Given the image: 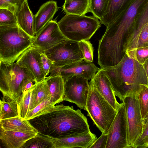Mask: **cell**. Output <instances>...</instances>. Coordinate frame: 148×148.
Wrapping results in <instances>:
<instances>
[{"instance_id": "1", "label": "cell", "mask_w": 148, "mask_h": 148, "mask_svg": "<svg viewBox=\"0 0 148 148\" xmlns=\"http://www.w3.org/2000/svg\"><path fill=\"white\" fill-rule=\"evenodd\" d=\"M40 134L60 138L90 131L86 117L81 110L62 104L29 120Z\"/></svg>"}, {"instance_id": "2", "label": "cell", "mask_w": 148, "mask_h": 148, "mask_svg": "<svg viewBox=\"0 0 148 148\" xmlns=\"http://www.w3.org/2000/svg\"><path fill=\"white\" fill-rule=\"evenodd\" d=\"M108 78L115 94L123 101L126 96H138L148 80L143 65L125 53L115 66L102 68Z\"/></svg>"}, {"instance_id": "3", "label": "cell", "mask_w": 148, "mask_h": 148, "mask_svg": "<svg viewBox=\"0 0 148 148\" xmlns=\"http://www.w3.org/2000/svg\"><path fill=\"white\" fill-rule=\"evenodd\" d=\"M34 38L18 25L0 26V62L14 63L32 46Z\"/></svg>"}, {"instance_id": "4", "label": "cell", "mask_w": 148, "mask_h": 148, "mask_svg": "<svg viewBox=\"0 0 148 148\" xmlns=\"http://www.w3.org/2000/svg\"><path fill=\"white\" fill-rule=\"evenodd\" d=\"M35 79L30 71L16 62L12 63L0 62V90L3 96L17 104L22 95L24 82Z\"/></svg>"}, {"instance_id": "5", "label": "cell", "mask_w": 148, "mask_h": 148, "mask_svg": "<svg viewBox=\"0 0 148 148\" xmlns=\"http://www.w3.org/2000/svg\"><path fill=\"white\" fill-rule=\"evenodd\" d=\"M58 23L65 37L69 40L77 42L89 40L101 27V24L94 16L67 14Z\"/></svg>"}, {"instance_id": "6", "label": "cell", "mask_w": 148, "mask_h": 148, "mask_svg": "<svg viewBox=\"0 0 148 148\" xmlns=\"http://www.w3.org/2000/svg\"><path fill=\"white\" fill-rule=\"evenodd\" d=\"M87 101L88 116L102 133L107 134L116 113V110L91 85Z\"/></svg>"}, {"instance_id": "7", "label": "cell", "mask_w": 148, "mask_h": 148, "mask_svg": "<svg viewBox=\"0 0 148 148\" xmlns=\"http://www.w3.org/2000/svg\"><path fill=\"white\" fill-rule=\"evenodd\" d=\"M53 62L52 66H63L84 60L78 42L67 39L44 51Z\"/></svg>"}, {"instance_id": "8", "label": "cell", "mask_w": 148, "mask_h": 148, "mask_svg": "<svg viewBox=\"0 0 148 148\" xmlns=\"http://www.w3.org/2000/svg\"><path fill=\"white\" fill-rule=\"evenodd\" d=\"M108 134L106 148H128V128L124 102L119 103Z\"/></svg>"}, {"instance_id": "9", "label": "cell", "mask_w": 148, "mask_h": 148, "mask_svg": "<svg viewBox=\"0 0 148 148\" xmlns=\"http://www.w3.org/2000/svg\"><path fill=\"white\" fill-rule=\"evenodd\" d=\"M122 101L127 119L128 148H133L134 144L142 132L143 125L138 96H126Z\"/></svg>"}, {"instance_id": "10", "label": "cell", "mask_w": 148, "mask_h": 148, "mask_svg": "<svg viewBox=\"0 0 148 148\" xmlns=\"http://www.w3.org/2000/svg\"><path fill=\"white\" fill-rule=\"evenodd\" d=\"M89 89L88 79L76 76H72L64 81V100L74 103L86 110Z\"/></svg>"}, {"instance_id": "11", "label": "cell", "mask_w": 148, "mask_h": 148, "mask_svg": "<svg viewBox=\"0 0 148 148\" xmlns=\"http://www.w3.org/2000/svg\"><path fill=\"white\" fill-rule=\"evenodd\" d=\"M101 69L92 62L84 59L63 66L55 67L52 66L49 77L57 75L61 76L64 81L76 76L90 80Z\"/></svg>"}, {"instance_id": "12", "label": "cell", "mask_w": 148, "mask_h": 148, "mask_svg": "<svg viewBox=\"0 0 148 148\" xmlns=\"http://www.w3.org/2000/svg\"><path fill=\"white\" fill-rule=\"evenodd\" d=\"M67 39L61 32L56 21L52 20L35 35L32 46L44 51Z\"/></svg>"}, {"instance_id": "13", "label": "cell", "mask_w": 148, "mask_h": 148, "mask_svg": "<svg viewBox=\"0 0 148 148\" xmlns=\"http://www.w3.org/2000/svg\"><path fill=\"white\" fill-rule=\"evenodd\" d=\"M41 135L48 143L51 148H90L97 139L96 135L90 131L60 138H53Z\"/></svg>"}, {"instance_id": "14", "label": "cell", "mask_w": 148, "mask_h": 148, "mask_svg": "<svg viewBox=\"0 0 148 148\" xmlns=\"http://www.w3.org/2000/svg\"><path fill=\"white\" fill-rule=\"evenodd\" d=\"M42 51L32 46L21 54L16 62L30 71L35 79V82L41 81L47 77L45 74L40 56Z\"/></svg>"}, {"instance_id": "15", "label": "cell", "mask_w": 148, "mask_h": 148, "mask_svg": "<svg viewBox=\"0 0 148 148\" xmlns=\"http://www.w3.org/2000/svg\"><path fill=\"white\" fill-rule=\"evenodd\" d=\"M89 84L98 92L116 110L119 103L116 99L111 82L105 70L101 68L91 79Z\"/></svg>"}, {"instance_id": "16", "label": "cell", "mask_w": 148, "mask_h": 148, "mask_svg": "<svg viewBox=\"0 0 148 148\" xmlns=\"http://www.w3.org/2000/svg\"><path fill=\"white\" fill-rule=\"evenodd\" d=\"M38 134L37 132L7 130L0 128V139L3 146L7 148H22L27 141Z\"/></svg>"}, {"instance_id": "17", "label": "cell", "mask_w": 148, "mask_h": 148, "mask_svg": "<svg viewBox=\"0 0 148 148\" xmlns=\"http://www.w3.org/2000/svg\"><path fill=\"white\" fill-rule=\"evenodd\" d=\"M58 9L57 2L54 1H48L40 6L34 16L35 35L48 23L52 20Z\"/></svg>"}, {"instance_id": "18", "label": "cell", "mask_w": 148, "mask_h": 148, "mask_svg": "<svg viewBox=\"0 0 148 148\" xmlns=\"http://www.w3.org/2000/svg\"><path fill=\"white\" fill-rule=\"evenodd\" d=\"M133 0H109L103 18L100 20L106 27L126 10Z\"/></svg>"}, {"instance_id": "19", "label": "cell", "mask_w": 148, "mask_h": 148, "mask_svg": "<svg viewBox=\"0 0 148 148\" xmlns=\"http://www.w3.org/2000/svg\"><path fill=\"white\" fill-rule=\"evenodd\" d=\"M19 27L33 38L35 36L34 16L30 10L27 0L23 4L20 10L15 14Z\"/></svg>"}, {"instance_id": "20", "label": "cell", "mask_w": 148, "mask_h": 148, "mask_svg": "<svg viewBox=\"0 0 148 148\" xmlns=\"http://www.w3.org/2000/svg\"><path fill=\"white\" fill-rule=\"evenodd\" d=\"M51 96V94L46 78L41 81L35 82L32 87L28 112Z\"/></svg>"}, {"instance_id": "21", "label": "cell", "mask_w": 148, "mask_h": 148, "mask_svg": "<svg viewBox=\"0 0 148 148\" xmlns=\"http://www.w3.org/2000/svg\"><path fill=\"white\" fill-rule=\"evenodd\" d=\"M0 128L7 130L37 132L29 120H23L19 116L0 120Z\"/></svg>"}, {"instance_id": "22", "label": "cell", "mask_w": 148, "mask_h": 148, "mask_svg": "<svg viewBox=\"0 0 148 148\" xmlns=\"http://www.w3.org/2000/svg\"><path fill=\"white\" fill-rule=\"evenodd\" d=\"M51 94V100L55 105L62 102L64 95V81L60 75L46 78Z\"/></svg>"}, {"instance_id": "23", "label": "cell", "mask_w": 148, "mask_h": 148, "mask_svg": "<svg viewBox=\"0 0 148 148\" xmlns=\"http://www.w3.org/2000/svg\"><path fill=\"white\" fill-rule=\"evenodd\" d=\"M90 0H65L63 6L66 14L79 15L90 12Z\"/></svg>"}, {"instance_id": "24", "label": "cell", "mask_w": 148, "mask_h": 148, "mask_svg": "<svg viewBox=\"0 0 148 148\" xmlns=\"http://www.w3.org/2000/svg\"><path fill=\"white\" fill-rule=\"evenodd\" d=\"M19 116L17 103L3 96L0 101V120Z\"/></svg>"}, {"instance_id": "25", "label": "cell", "mask_w": 148, "mask_h": 148, "mask_svg": "<svg viewBox=\"0 0 148 148\" xmlns=\"http://www.w3.org/2000/svg\"><path fill=\"white\" fill-rule=\"evenodd\" d=\"M51 96L49 97L28 112L25 120H30L42 115L52 109L55 105L51 100Z\"/></svg>"}, {"instance_id": "26", "label": "cell", "mask_w": 148, "mask_h": 148, "mask_svg": "<svg viewBox=\"0 0 148 148\" xmlns=\"http://www.w3.org/2000/svg\"><path fill=\"white\" fill-rule=\"evenodd\" d=\"M109 0H90V12L100 20L103 18Z\"/></svg>"}, {"instance_id": "27", "label": "cell", "mask_w": 148, "mask_h": 148, "mask_svg": "<svg viewBox=\"0 0 148 148\" xmlns=\"http://www.w3.org/2000/svg\"><path fill=\"white\" fill-rule=\"evenodd\" d=\"M32 87L23 94L17 103L19 116L23 120H25L28 112V108L32 94Z\"/></svg>"}, {"instance_id": "28", "label": "cell", "mask_w": 148, "mask_h": 148, "mask_svg": "<svg viewBox=\"0 0 148 148\" xmlns=\"http://www.w3.org/2000/svg\"><path fill=\"white\" fill-rule=\"evenodd\" d=\"M143 121L148 113V86L143 85L138 95Z\"/></svg>"}, {"instance_id": "29", "label": "cell", "mask_w": 148, "mask_h": 148, "mask_svg": "<svg viewBox=\"0 0 148 148\" xmlns=\"http://www.w3.org/2000/svg\"><path fill=\"white\" fill-rule=\"evenodd\" d=\"M125 53L143 65L148 59V45L126 50Z\"/></svg>"}, {"instance_id": "30", "label": "cell", "mask_w": 148, "mask_h": 148, "mask_svg": "<svg viewBox=\"0 0 148 148\" xmlns=\"http://www.w3.org/2000/svg\"><path fill=\"white\" fill-rule=\"evenodd\" d=\"M18 25L16 16L9 10L0 8V26Z\"/></svg>"}, {"instance_id": "31", "label": "cell", "mask_w": 148, "mask_h": 148, "mask_svg": "<svg viewBox=\"0 0 148 148\" xmlns=\"http://www.w3.org/2000/svg\"><path fill=\"white\" fill-rule=\"evenodd\" d=\"M143 122L142 132L134 144L133 148H145L148 145V113Z\"/></svg>"}, {"instance_id": "32", "label": "cell", "mask_w": 148, "mask_h": 148, "mask_svg": "<svg viewBox=\"0 0 148 148\" xmlns=\"http://www.w3.org/2000/svg\"><path fill=\"white\" fill-rule=\"evenodd\" d=\"M78 44L84 59L93 62L94 49L90 42L88 40H82L78 42Z\"/></svg>"}, {"instance_id": "33", "label": "cell", "mask_w": 148, "mask_h": 148, "mask_svg": "<svg viewBox=\"0 0 148 148\" xmlns=\"http://www.w3.org/2000/svg\"><path fill=\"white\" fill-rule=\"evenodd\" d=\"M27 0H0V8L8 9L15 14L21 9Z\"/></svg>"}, {"instance_id": "34", "label": "cell", "mask_w": 148, "mask_h": 148, "mask_svg": "<svg viewBox=\"0 0 148 148\" xmlns=\"http://www.w3.org/2000/svg\"><path fill=\"white\" fill-rule=\"evenodd\" d=\"M50 148L48 143L39 133L35 137L28 141L25 144L22 148Z\"/></svg>"}, {"instance_id": "35", "label": "cell", "mask_w": 148, "mask_h": 148, "mask_svg": "<svg viewBox=\"0 0 148 148\" xmlns=\"http://www.w3.org/2000/svg\"><path fill=\"white\" fill-rule=\"evenodd\" d=\"M40 56L45 74L46 77L50 73L53 62L47 56L44 51L41 52Z\"/></svg>"}, {"instance_id": "36", "label": "cell", "mask_w": 148, "mask_h": 148, "mask_svg": "<svg viewBox=\"0 0 148 148\" xmlns=\"http://www.w3.org/2000/svg\"><path fill=\"white\" fill-rule=\"evenodd\" d=\"M108 138V134H103L97 138L90 148H106Z\"/></svg>"}, {"instance_id": "37", "label": "cell", "mask_w": 148, "mask_h": 148, "mask_svg": "<svg viewBox=\"0 0 148 148\" xmlns=\"http://www.w3.org/2000/svg\"><path fill=\"white\" fill-rule=\"evenodd\" d=\"M34 81L31 79H28L24 83L22 88V94L24 92L28 90L34 84Z\"/></svg>"}, {"instance_id": "38", "label": "cell", "mask_w": 148, "mask_h": 148, "mask_svg": "<svg viewBox=\"0 0 148 148\" xmlns=\"http://www.w3.org/2000/svg\"><path fill=\"white\" fill-rule=\"evenodd\" d=\"M148 80V59L143 64Z\"/></svg>"}, {"instance_id": "39", "label": "cell", "mask_w": 148, "mask_h": 148, "mask_svg": "<svg viewBox=\"0 0 148 148\" xmlns=\"http://www.w3.org/2000/svg\"><path fill=\"white\" fill-rule=\"evenodd\" d=\"M148 148V145H147L146 147V148Z\"/></svg>"}, {"instance_id": "40", "label": "cell", "mask_w": 148, "mask_h": 148, "mask_svg": "<svg viewBox=\"0 0 148 148\" xmlns=\"http://www.w3.org/2000/svg\"></svg>"}]
</instances>
